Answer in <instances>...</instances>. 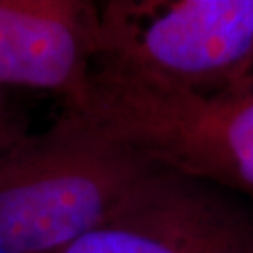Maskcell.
I'll return each instance as SVG.
<instances>
[{
  "instance_id": "6da1fadb",
  "label": "cell",
  "mask_w": 253,
  "mask_h": 253,
  "mask_svg": "<svg viewBox=\"0 0 253 253\" xmlns=\"http://www.w3.org/2000/svg\"><path fill=\"white\" fill-rule=\"evenodd\" d=\"M163 169L64 110L0 155V253L58 252Z\"/></svg>"
},
{
  "instance_id": "7a4b0ae2",
  "label": "cell",
  "mask_w": 253,
  "mask_h": 253,
  "mask_svg": "<svg viewBox=\"0 0 253 253\" xmlns=\"http://www.w3.org/2000/svg\"><path fill=\"white\" fill-rule=\"evenodd\" d=\"M66 110L160 168L253 191V76L201 92L94 61Z\"/></svg>"
},
{
  "instance_id": "3957f363",
  "label": "cell",
  "mask_w": 253,
  "mask_h": 253,
  "mask_svg": "<svg viewBox=\"0 0 253 253\" xmlns=\"http://www.w3.org/2000/svg\"><path fill=\"white\" fill-rule=\"evenodd\" d=\"M94 61L211 92L253 66V0H115L99 7Z\"/></svg>"
},
{
  "instance_id": "277c9868",
  "label": "cell",
  "mask_w": 253,
  "mask_h": 253,
  "mask_svg": "<svg viewBox=\"0 0 253 253\" xmlns=\"http://www.w3.org/2000/svg\"><path fill=\"white\" fill-rule=\"evenodd\" d=\"M240 217L204 181L163 169L54 253H207Z\"/></svg>"
},
{
  "instance_id": "5b68a950",
  "label": "cell",
  "mask_w": 253,
  "mask_h": 253,
  "mask_svg": "<svg viewBox=\"0 0 253 253\" xmlns=\"http://www.w3.org/2000/svg\"><path fill=\"white\" fill-rule=\"evenodd\" d=\"M99 51V7L83 0H0V89L84 94Z\"/></svg>"
},
{
  "instance_id": "8992f818",
  "label": "cell",
  "mask_w": 253,
  "mask_h": 253,
  "mask_svg": "<svg viewBox=\"0 0 253 253\" xmlns=\"http://www.w3.org/2000/svg\"><path fill=\"white\" fill-rule=\"evenodd\" d=\"M207 253H253V227L242 215Z\"/></svg>"
},
{
  "instance_id": "52a82bcc",
  "label": "cell",
  "mask_w": 253,
  "mask_h": 253,
  "mask_svg": "<svg viewBox=\"0 0 253 253\" xmlns=\"http://www.w3.org/2000/svg\"><path fill=\"white\" fill-rule=\"evenodd\" d=\"M17 131H22V125L18 124L17 117L13 115V110L10 109L5 90L0 89V136L17 133Z\"/></svg>"
},
{
  "instance_id": "ba28073f",
  "label": "cell",
  "mask_w": 253,
  "mask_h": 253,
  "mask_svg": "<svg viewBox=\"0 0 253 253\" xmlns=\"http://www.w3.org/2000/svg\"><path fill=\"white\" fill-rule=\"evenodd\" d=\"M20 136H23L22 131H17V133H8V135H2L0 136V155L3 153L5 150L10 148L15 141H17Z\"/></svg>"
},
{
  "instance_id": "9c48e42d",
  "label": "cell",
  "mask_w": 253,
  "mask_h": 253,
  "mask_svg": "<svg viewBox=\"0 0 253 253\" xmlns=\"http://www.w3.org/2000/svg\"><path fill=\"white\" fill-rule=\"evenodd\" d=\"M250 76H253V66H252V74Z\"/></svg>"
}]
</instances>
